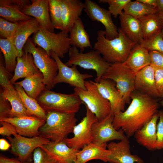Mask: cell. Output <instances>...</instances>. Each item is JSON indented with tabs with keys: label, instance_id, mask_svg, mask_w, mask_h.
I'll return each instance as SVG.
<instances>
[{
	"label": "cell",
	"instance_id": "obj_39",
	"mask_svg": "<svg viewBox=\"0 0 163 163\" xmlns=\"http://www.w3.org/2000/svg\"><path fill=\"white\" fill-rule=\"evenodd\" d=\"M140 45L150 51H156L163 53V39L161 32L147 40H143Z\"/></svg>",
	"mask_w": 163,
	"mask_h": 163
},
{
	"label": "cell",
	"instance_id": "obj_18",
	"mask_svg": "<svg viewBox=\"0 0 163 163\" xmlns=\"http://www.w3.org/2000/svg\"><path fill=\"white\" fill-rule=\"evenodd\" d=\"M110 152L107 162L110 163H144L136 155L131 153L128 139L119 142H111L107 145Z\"/></svg>",
	"mask_w": 163,
	"mask_h": 163
},
{
	"label": "cell",
	"instance_id": "obj_38",
	"mask_svg": "<svg viewBox=\"0 0 163 163\" xmlns=\"http://www.w3.org/2000/svg\"><path fill=\"white\" fill-rule=\"evenodd\" d=\"M131 0H99L100 3H107L108 10L115 18L123 12V10Z\"/></svg>",
	"mask_w": 163,
	"mask_h": 163
},
{
	"label": "cell",
	"instance_id": "obj_2",
	"mask_svg": "<svg viewBox=\"0 0 163 163\" xmlns=\"http://www.w3.org/2000/svg\"><path fill=\"white\" fill-rule=\"evenodd\" d=\"M118 31V37L111 40L106 38L104 31L99 30L97 32V41L94 44V50L99 51L110 64L124 62L137 44L129 39L120 28Z\"/></svg>",
	"mask_w": 163,
	"mask_h": 163
},
{
	"label": "cell",
	"instance_id": "obj_31",
	"mask_svg": "<svg viewBox=\"0 0 163 163\" xmlns=\"http://www.w3.org/2000/svg\"><path fill=\"white\" fill-rule=\"evenodd\" d=\"M138 19L141 23L143 40L150 39L161 32L163 21L158 12Z\"/></svg>",
	"mask_w": 163,
	"mask_h": 163
},
{
	"label": "cell",
	"instance_id": "obj_23",
	"mask_svg": "<svg viewBox=\"0 0 163 163\" xmlns=\"http://www.w3.org/2000/svg\"><path fill=\"white\" fill-rule=\"evenodd\" d=\"M62 31L68 34L79 18L85 8L84 3L80 0H61Z\"/></svg>",
	"mask_w": 163,
	"mask_h": 163
},
{
	"label": "cell",
	"instance_id": "obj_10",
	"mask_svg": "<svg viewBox=\"0 0 163 163\" xmlns=\"http://www.w3.org/2000/svg\"><path fill=\"white\" fill-rule=\"evenodd\" d=\"M14 137H6L11 144V152L22 162L32 161L34 150L50 141L41 136L27 138L15 133Z\"/></svg>",
	"mask_w": 163,
	"mask_h": 163
},
{
	"label": "cell",
	"instance_id": "obj_5",
	"mask_svg": "<svg viewBox=\"0 0 163 163\" xmlns=\"http://www.w3.org/2000/svg\"><path fill=\"white\" fill-rule=\"evenodd\" d=\"M23 50L32 54L36 66L43 75V82L46 88L51 90L55 86L54 80L58 71L55 60L41 47L36 46L30 38L27 40Z\"/></svg>",
	"mask_w": 163,
	"mask_h": 163
},
{
	"label": "cell",
	"instance_id": "obj_35",
	"mask_svg": "<svg viewBox=\"0 0 163 163\" xmlns=\"http://www.w3.org/2000/svg\"><path fill=\"white\" fill-rule=\"evenodd\" d=\"M124 13L137 19L145 16L158 13L156 8L149 6L142 3L130 0L124 9Z\"/></svg>",
	"mask_w": 163,
	"mask_h": 163
},
{
	"label": "cell",
	"instance_id": "obj_33",
	"mask_svg": "<svg viewBox=\"0 0 163 163\" xmlns=\"http://www.w3.org/2000/svg\"><path fill=\"white\" fill-rule=\"evenodd\" d=\"M0 48L3 54L5 61V67L9 72H14L17 64L18 52L13 42L12 38H0Z\"/></svg>",
	"mask_w": 163,
	"mask_h": 163
},
{
	"label": "cell",
	"instance_id": "obj_43",
	"mask_svg": "<svg viewBox=\"0 0 163 163\" xmlns=\"http://www.w3.org/2000/svg\"><path fill=\"white\" fill-rule=\"evenodd\" d=\"M2 126L0 127V134L6 137L11 136L17 133L15 127L12 124L6 121H0Z\"/></svg>",
	"mask_w": 163,
	"mask_h": 163
},
{
	"label": "cell",
	"instance_id": "obj_32",
	"mask_svg": "<svg viewBox=\"0 0 163 163\" xmlns=\"http://www.w3.org/2000/svg\"><path fill=\"white\" fill-rule=\"evenodd\" d=\"M43 79V74L40 72L27 77L22 81L16 82L14 84L20 85L28 96L37 99L41 93L46 89Z\"/></svg>",
	"mask_w": 163,
	"mask_h": 163
},
{
	"label": "cell",
	"instance_id": "obj_49",
	"mask_svg": "<svg viewBox=\"0 0 163 163\" xmlns=\"http://www.w3.org/2000/svg\"><path fill=\"white\" fill-rule=\"evenodd\" d=\"M156 9L158 12H163V0H157Z\"/></svg>",
	"mask_w": 163,
	"mask_h": 163
},
{
	"label": "cell",
	"instance_id": "obj_14",
	"mask_svg": "<svg viewBox=\"0 0 163 163\" xmlns=\"http://www.w3.org/2000/svg\"><path fill=\"white\" fill-rule=\"evenodd\" d=\"M84 11L92 21L100 22L104 26L106 38L109 40L117 37L118 29L112 20L109 11L91 0H85Z\"/></svg>",
	"mask_w": 163,
	"mask_h": 163
},
{
	"label": "cell",
	"instance_id": "obj_4",
	"mask_svg": "<svg viewBox=\"0 0 163 163\" xmlns=\"http://www.w3.org/2000/svg\"><path fill=\"white\" fill-rule=\"evenodd\" d=\"M46 112H55L65 113H76L83 103L78 96L74 92L64 94L46 89L37 99Z\"/></svg>",
	"mask_w": 163,
	"mask_h": 163
},
{
	"label": "cell",
	"instance_id": "obj_7",
	"mask_svg": "<svg viewBox=\"0 0 163 163\" xmlns=\"http://www.w3.org/2000/svg\"><path fill=\"white\" fill-rule=\"evenodd\" d=\"M85 90L74 88L76 94L88 109L95 115L98 121L105 118L111 113L110 102L104 97L92 81H86Z\"/></svg>",
	"mask_w": 163,
	"mask_h": 163
},
{
	"label": "cell",
	"instance_id": "obj_37",
	"mask_svg": "<svg viewBox=\"0 0 163 163\" xmlns=\"http://www.w3.org/2000/svg\"><path fill=\"white\" fill-rule=\"evenodd\" d=\"M18 25V22L14 23L0 18V38H12L14 36Z\"/></svg>",
	"mask_w": 163,
	"mask_h": 163
},
{
	"label": "cell",
	"instance_id": "obj_30",
	"mask_svg": "<svg viewBox=\"0 0 163 163\" xmlns=\"http://www.w3.org/2000/svg\"><path fill=\"white\" fill-rule=\"evenodd\" d=\"M69 32V39L72 46L79 49L81 52L86 48H92L89 35L80 18L75 22Z\"/></svg>",
	"mask_w": 163,
	"mask_h": 163
},
{
	"label": "cell",
	"instance_id": "obj_47",
	"mask_svg": "<svg viewBox=\"0 0 163 163\" xmlns=\"http://www.w3.org/2000/svg\"><path fill=\"white\" fill-rule=\"evenodd\" d=\"M11 147V144L6 140L3 138L0 139V149L2 151L8 150Z\"/></svg>",
	"mask_w": 163,
	"mask_h": 163
},
{
	"label": "cell",
	"instance_id": "obj_27",
	"mask_svg": "<svg viewBox=\"0 0 163 163\" xmlns=\"http://www.w3.org/2000/svg\"><path fill=\"white\" fill-rule=\"evenodd\" d=\"M123 64L136 73L151 64L149 51L139 44L131 50Z\"/></svg>",
	"mask_w": 163,
	"mask_h": 163
},
{
	"label": "cell",
	"instance_id": "obj_44",
	"mask_svg": "<svg viewBox=\"0 0 163 163\" xmlns=\"http://www.w3.org/2000/svg\"><path fill=\"white\" fill-rule=\"evenodd\" d=\"M155 69V80L156 87L159 98H163V70Z\"/></svg>",
	"mask_w": 163,
	"mask_h": 163
},
{
	"label": "cell",
	"instance_id": "obj_22",
	"mask_svg": "<svg viewBox=\"0 0 163 163\" xmlns=\"http://www.w3.org/2000/svg\"><path fill=\"white\" fill-rule=\"evenodd\" d=\"M31 3L29 0H0V16L14 23L29 20L32 18L24 14L22 10Z\"/></svg>",
	"mask_w": 163,
	"mask_h": 163
},
{
	"label": "cell",
	"instance_id": "obj_12",
	"mask_svg": "<svg viewBox=\"0 0 163 163\" xmlns=\"http://www.w3.org/2000/svg\"><path fill=\"white\" fill-rule=\"evenodd\" d=\"M85 107L86 115L74 127L72 132L73 136L66 138L63 141L69 147L79 150L92 142V126L98 121L95 114L86 106Z\"/></svg>",
	"mask_w": 163,
	"mask_h": 163
},
{
	"label": "cell",
	"instance_id": "obj_3",
	"mask_svg": "<svg viewBox=\"0 0 163 163\" xmlns=\"http://www.w3.org/2000/svg\"><path fill=\"white\" fill-rule=\"evenodd\" d=\"M44 124L39 129L40 135L51 141H63L73 132L77 121L75 113H65L55 112L46 113Z\"/></svg>",
	"mask_w": 163,
	"mask_h": 163
},
{
	"label": "cell",
	"instance_id": "obj_51",
	"mask_svg": "<svg viewBox=\"0 0 163 163\" xmlns=\"http://www.w3.org/2000/svg\"><path fill=\"white\" fill-rule=\"evenodd\" d=\"M160 104L162 107H163V98L161 100L160 102Z\"/></svg>",
	"mask_w": 163,
	"mask_h": 163
},
{
	"label": "cell",
	"instance_id": "obj_19",
	"mask_svg": "<svg viewBox=\"0 0 163 163\" xmlns=\"http://www.w3.org/2000/svg\"><path fill=\"white\" fill-rule=\"evenodd\" d=\"M13 125L17 133L20 135L32 137L40 136L39 129L46 121L34 116H24L0 119Z\"/></svg>",
	"mask_w": 163,
	"mask_h": 163
},
{
	"label": "cell",
	"instance_id": "obj_25",
	"mask_svg": "<svg viewBox=\"0 0 163 163\" xmlns=\"http://www.w3.org/2000/svg\"><path fill=\"white\" fill-rule=\"evenodd\" d=\"M40 25L33 18L25 21L18 22V25L15 33L12 38L14 44L21 57L24 53L23 48L29 37L37 33L39 30Z\"/></svg>",
	"mask_w": 163,
	"mask_h": 163
},
{
	"label": "cell",
	"instance_id": "obj_34",
	"mask_svg": "<svg viewBox=\"0 0 163 163\" xmlns=\"http://www.w3.org/2000/svg\"><path fill=\"white\" fill-rule=\"evenodd\" d=\"M22 101L30 116H34L45 120L46 113L39 104L36 99L28 96L20 85L14 84Z\"/></svg>",
	"mask_w": 163,
	"mask_h": 163
},
{
	"label": "cell",
	"instance_id": "obj_20",
	"mask_svg": "<svg viewBox=\"0 0 163 163\" xmlns=\"http://www.w3.org/2000/svg\"><path fill=\"white\" fill-rule=\"evenodd\" d=\"M155 73V69L151 65L136 73L135 90L154 98H159L156 87Z\"/></svg>",
	"mask_w": 163,
	"mask_h": 163
},
{
	"label": "cell",
	"instance_id": "obj_48",
	"mask_svg": "<svg viewBox=\"0 0 163 163\" xmlns=\"http://www.w3.org/2000/svg\"><path fill=\"white\" fill-rule=\"evenodd\" d=\"M151 7L156 9L157 0H137Z\"/></svg>",
	"mask_w": 163,
	"mask_h": 163
},
{
	"label": "cell",
	"instance_id": "obj_50",
	"mask_svg": "<svg viewBox=\"0 0 163 163\" xmlns=\"http://www.w3.org/2000/svg\"><path fill=\"white\" fill-rule=\"evenodd\" d=\"M158 14H159L161 18L162 21H163V12H158ZM161 34L162 36V38L163 39V28L161 31Z\"/></svg>",
	"mask_w": 163,
	"mask_h": 163
},
{
	"label": "cell",
	"instance_id": "obj_17",
	"mask_svg": "<svg viewBox=\"0 0 163 163\" xmlns=\"http://www.w3.org/2000/svg\"><path fill=\"white\" fill-rule=\"evenodd\" d=\"M40 148L56 163H75L77 154L80 150L69 147L63 141H50Z\"/></svg>",
	"mask_w": 163,
	"mask_h": 163
},
{
	"label": "cell",
	"instance_id": "obj_1",
	"mask_svg": "<svg viewBox=\"0 0 163 163\" xmlns=\"http://www.w3.org/2000/svg\"><path fill=\"white\" fill-rule=\"evenodd\" d=\"M131 102L124 111L115 115L113 124L117 130L121 129L128 138L148 123L158 113L159 99L135 90L131 95Z\"/></svg>",
	"mask_w": 163,
	"mask_h": 163
},
{
	"label": "cell",
	"instance_id": "obj_28",
	"mask_svg": "<svg viewBox=\"0 0 163 163\" xmlns=\"http://www.w3.org/2000/svg\"><path fill=\"white\" fill-rule=\"evenodd\" d=\"M119 18L121 30L131 40L140 44L143 39L140 21L124 12L119 15Z\"/></svg>",
	"mask_w": 163,
	"mask_h": 163
},
{
	"label": "cell",
	"instance_id": "obj_13",
	"mask_svg": "<svg viewBox=\"0 0 163 163\" xmlns=\"http://www.w3.org/2000/svg\"><path fill=\"white\" fill-rule=\"evenodd\" d=\"M50 55L56 61L58 68V74L54 80L55 85L59 83H65L74 88L85 90L86 80L93 77L92 75L86 73H81L78 70L76 65L70 67L67 66L52 51L50 52Z\"/></svg>",
	"mask_w": 163,
	"mask_h": 163
},
{
	"label": "cell",
	"instance_id": "obj_8",
	"mask_svg": "<svg viewBox=\"0 0 163 163\" xmlns=\"http://www.w3.org/2000/svg\"><path fill=\"white\" fill-rule=\"evenodd\" d=\"M33 37L35 44L41 47L50 56L52 51L60 58H63L71 47L68 34L62 31L55 33L40 25L39 30Z\"/></svg>",
	"mask_w": 163,
	"mask_h": 163
},
{
	"label": "cell",
	"instance_id": "obj_41",
	"mask_svg": "<svg viewBox=\"0 0 163 163\" xmlns=\"http://www.w3.org/2000/svg\"><path fill=\"white\" fill-rule=\"evenodd\" d=\"M159 121L157 124V142L156 149H163V110L158 112Z\"/></svg>",
	"mask_w": 163,
	"mask_h": 163
},
{
	"label": "cell",
	"instance_id": "obj_9",
	"mask_svg": "<svg viewBox=\"0 0 163 163\" xmlns=\"http://www.w3.org/2000/svg\"><path fill=\"white\" fill-rule=\"evenodd\" d=\"M135 75L136 73L123 63H115L110 64L101 78L113 81L125 104H129L131 95L135 90Z\"/></svg>",
	"mask_w": 163,
	"mask_h": 163
},
{
	"label": "cell",
	"instance_id": "obj_11",
	"mask_svg": "<svg viewBox=\"0 0 163 163\" xmlns=\"http://www.w3.org/2000/svg\"><path fill=\"white\" fill-rule=\"evenodd\" d=\"M9 72L2 61L0 62V84L3 88L0 95L10 103L11 106L9 117L31 116L27 112L15 87L9 79Z\"/></svg>",
	"mask_w": 163,
	"mask_h": 163
},
{
	"label": "cell",
	"instance_id": "obj_24",
	"mask_svg": "<svg viewBox=\"0 0 163 163\" xmlns=\"http://www.w3.org/2000/svg\"><path fill=\"white\" fill-rule=\"evenodd\" d=\"M158 118V113L134 135L138 143L150 151L156 149L157 121Z\"/></svg>",
	"mask_w": 163,
	"mask_h": 163
},
{
	"label": "cell",
	"instance_id": "obj_6",
	"mask_svg": "<svg viewBox=\"0 0 163 163\" xmlns=\"http://www.w3.org/2000/svg\"><path fill=\"white\" fill-rule=\"evenodd\" d=\"M69 59L65 64L70 67L75 65L87 69H92L96 73L94 80L98 82L106 72L110 63L107 62L97 50L86 53L79 51L77 48L71 47L68 51Z\"/></svg>",
	"mask_w": 163,
	"mask_h": 163
},
{
	"label": "cell",
	"instance_id": "obj_45",
	"mask_svg": "<svg viewBox=\"0 0 163 163\" xmlns=\"http://www.w3.org/2000/svg\"><path fill=\"white\" fill-rule=\"evenodd\" d=\"M7 100L0 96V119L9 117L11 106Z\"/></svg>",
	"mask_w": 163,
	"mask_h": 163
},
{
	"label": "cell",
	"instance_id": "obj_21",
	"mask_svg": "<svg viewBox=\"0 0 163 163\" xmlns=\"http://www.w3.org/2000/svg\"><path fill=\"white\" fill-rule=\"evenodd\" d=\"M30 4L22 10L24 14L32 16L42 27L54 32V28L51 22L49 7V0H31Z\"/></svg>",
	"mask_w": 163,
	"mask_h": 163
},
{
	"label": "cell",
	"instance_id": "obj_15",
	"mask_svg": "<svg viewBox=\"0 0 163 163\" xmlns=\"http://www.w3.org/2000/svg\"><path fill=\"white\" fill-rule=\"evenodd\" d=\"M114 116L110 114L101 121L94 123L92 126V142L102 144L113 140L128 139L121 129L117 130L113 124Z\"/></svg>",
	"mask_w": 163,
	"mask_h": 163
},
{
	"label": "cell",
	"instance_id": "obj_36",
	"mask_svg": "<svg viewBox=\"0 0 163 163\" xmlns=\"http://www.w3.org/2000/svg\"><path fill=\"white\" fill-rule=\"evenodd\" d=\"M49 12L51 22L54 28L62 30L61 0H49Z\"/></svg>",
	"mask_w": 163,
	"mask_h": 163
},
{
	"label": "cell",
	"instance_id": "obj_29",
	"mask_svg": "<svg viewBox=\"0 0 163 163\" xmlns=\"http://www.w3.org/2000/svg\"><path fill=\"white\" fill-rule=\"evenodd\" d=\"M17 61L14 75L10 79L13 84L20 78H25L41 72L36 66L32 55L30 53L24 52L21 56L17 57Z\"/></svg>",
	"mask_w": 163,
	"mask_h": 163
},
{
	"label": "cell",
	"instance_id": "obj_16",
	"mask_svg": "<svg viewBox=\"0 0 163 163\" xmlns=\"http://www.w3.org/2000/svg\"><path fill=\"white\" fill-rule=\"evenodd\" d=\"M93 82L102 96L110 102V114L114 116L125 110L126 104L113 81L109 79L101 78L98 82Z\"/></svg>",
	"mask_w": 163,
	"mask_h": 163
},
{
	"label": "cell",
	"instance_id": "obj_26",
	"mask_svg": "<svg viewBox=\"0 0 163 163\" xmlns=\"http://www.w3.org/2000/svg\"><path fill=\"white\" fill-rule=\"evenodd\" d=\"M107 144H97L91 142L85 145L77 153L75 163H86L94 159L107 162L110 152Z\"/></svg>",
	"mask_w": 163,
	"mask_h": 163
},
{
	"label": "cell",
	"instance_id": "obj_40",
	"mask_svg": "<svg viewBox=\"0 0 163 163\" xmlns=\"http://www.w3.org/2000/svg\"><path fill=\"white\" fill-rule=\"evenodd\" d=\"M33 153V163H56L40 147L36 148Z\"/></svg>",
	"mask_w": 163,
	"mask_h": 163
},
{
	"label": "cell",
	"instance_id": "obj_46",
	"mask_svg": "<svg viewBox=\"0 0 163 163\" xmlns=\"http://www.w3.org/2000/svg\"><path fill=\"white\" fill-rule=\"evenodd\" d=\"M0 163H33L32 161L22 162L14 158H10L1 155L0 156Z\"/></svg>",
	"mask_w": 163,
	"mask_h": 163
},
{
	"label": "cell",
	"instance_id": "obj_42",
	"mask_svg": "<svg viewBox=\"0 0 163 163\" xmlns=\"http://www.w3.org/2000/svg\"><path fill=\"white\" fill-rule=\"evenodd\" d=\"M151 64L155 68L163 70V53L156 51H149Z\"/></svg>",
	"mask_w": 163,
	"mask_h": 163
}]
</instances>
